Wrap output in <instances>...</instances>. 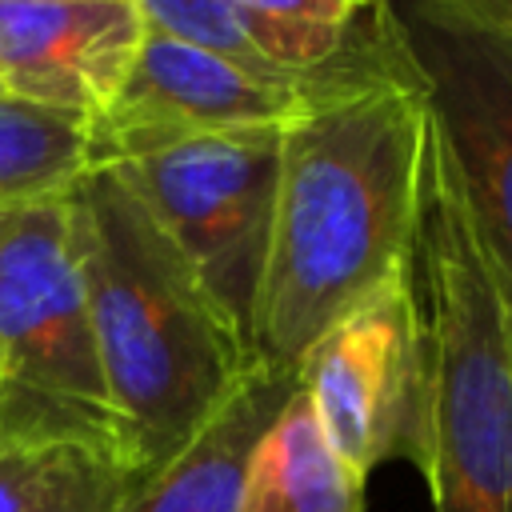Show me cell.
<instances>
[{
	"label": "cell",
	"instance_id": "cell-15",
	"mask_svg": "<svg viewBox=\"0 0 512 512\" xmlns=\"http://www.w3.org/2000/svg\"><path fill=\"white\" fill-rule=\"evenodd\" d=\"M492 4H496V8H504V12L512 16V0H492Z\"/></svg>",
	"mask_w": 512,
	"mask_h": 512
},
{
	"label": "cell",
	"instance_id": "cell-14",
	"mask_svg": "<svg viewBox=\"0 0 512 512\" xmlns=\"http://www.w3.org/2000/svg\"><path fill=\"white\" fill-rule=\"evenodd\" d=\"M248 8L272 12V16H288V20H320V24H348L356 20L364 8L356 0H240Z\"/></svg>",
	"mask_w": 512,
	"mask_h": 512
},
{
	"label": "cell",
	"instance_id": "cell-16",
	"mask_svg": "<svg viewBox=\"0 0 512 512\" xmlns=\"http://www.w3.org/2000/svg\"><path fill=\"white\" fill-rule=\"evenodd\" d=\"M360 8H376V4H384V0H356Z\"/></svg>",
	"mask_w": 512,
	"mask_h": 512
},
{
	"label": "cell",
	"instance_id": "cell-4",
	"mask_svg": "<svg viewBox=\"0 0 512 512\" xmlns=\"http://www.w3.org/2000/svg\"><path fill=\"white\" fill-rule=\"evenodd\" d=\"M0 436L76 440L120 456L68 192L0 208Z\"/></svg>",
	"mask_w": 512,
	"mask_h": 512
},
{
	"label": "cell",
	"instance_id": "cell-12",
	"mask_svg": "<svg viewBox=\"0 0 512 512\" xmlns=\"http://www.w3.org/2000/svg\"><path fill=\"white\" fill-rule=\"evenodd\" d=\"M136 484L108 448L0 436V512H120Z\"/></svg>",
	"mask_w": 512,
	"mask_h": 512
},
{
	"label": "cell",
	"instance_id": "cell-5",
	"mask_svg": "<svg viewBox=\"0 0 512 512\" xmlns=\"http://www.w3.org/2000/svg\"><path fill=\"white\" fill-rule=\"evenodd\" d=\"M280 128H232L120 160L144 208L248 344L272 244Z\"/></svg>",
	"mask_w": 512,
	"mask_h": 512
},
{
	"label": "cell",
	"instance_id": "cell-13",
	"mask_svg": "<svg viewBox=\"0 0 512 512\" xmlns=\"http://www.w3.org/2000/svg\"><path fill=\"white\" fill-rule=\"evenodd\" d=\"M88 168V124L0 92V208L60 196Z\"/></svg>",
	"mask_w": 512,
	"mask_h": 512
},
{
	"label": "cell",
	"instance_id": "cell-10",
	"mask_svg": "<svg viewBox=\"0 0 512 512\" xmlns=\"http://www.w3.org/2000/svg\"><path fill=\"white\" fill-rule=\"evenodd\" d=\"M296 388V372L256 360L208 424L176 456L140 476L120 512H240L252 456Z\"/></svg>",
	"mask_w": 512,
	"mask_h": 512
},
{
	"label": "cell",
	"instance_id": "cell-8",
	"mask_svg": "<svg viewBox=\"0 0 512 512\" xmlns=\"http://www.w3.org/2000/svg\"><path fill=\"white\" fill-rule=\"evenodd\" d=\"M344 92L352 88H276L224 64L220 56H208L184 40L144 28V40L128 64L120 92L100 112V120L88 124L92 164L136 160L168 144L232 128H280L312 104Z\"/></svg>",
	"mask_w": 512,
	"mask_h": 512
},
{
	"label": "cell",
	"instance_id": "cell-6",
	"mask_svg": "<svg viewBox=\"0 0 512 512\" xmlns=\"http://www.w3.org/2000/svg\"><path fill=\"white\" fill-rule=\"evenodd\" d=\"M468 208L512 284V16L492 0H388Z\"/></svg>",
	"mask_w": 512,
	"mask_h": 512
},
{
	"label": "cell",
	"instance_id": "cell-1",
	"mask_svg": "<svg viewBox=\"0 0 512 512\" xmlns=\"http://www.w3.org/2000/svg\"><path fill=\"white\" fill-rule=\"evenodd\" d=\"M428 152L432 112L416 64L320 100L280 128L256 360L296 372L336 320L416 272Z\"/></svg>",
	"mask_w": 512,
	"mask_h": 512
},
{
	"label": "cell",
	"instance_id": "cell-7",
	"mask_svg": "<svg viewBox=\"0 0 512 512\" xmlns=\"http://www.w3.org/2000/svg\"><path fill=\"white\" fill-rule=\"evenodd\" d=\"M332 452L364 480L404 460L424 468L428 452V328L416 272L336 320L296 368Z\"/></svg>",
	"mask_w": 512,
	"mask_h": 512
},
{
	"label": "cell",
	"instance_id": "cell-3",
	"mask_svg": "<svg viewBox=\"0 0 512 512\" xmlns=\"http://www.w3.org/2000/svg\"><path fill=\"white\" fill-rule=\"evenodd\" d=\"M416 284L428 328L432 512H512V284L432 124Z\"/></svg>",
	"mask_w": 512,
	"mask_h": 512
},
{
	"label": "cell",
	"instance_id": "cell-2",
	"mask_svg": "<svg viewBox=\"0 0 512 512\" xmlns=\"http://www.w3.org/2000/svg\"><path fill=\"white\" fill-rule=\"evenodd\" d=\"M68 208L120 456L148 476L208 424L256 352L120 164H92Z\"/></svg>",
	"mask_w": 512,
	"mask_h": 512
},
{
	"label": "cell",
	"instance_id": "cell-9",
	"mask_svg": "<svg viewBox=\"0 0 512 512\" xmlns=\"http://www.w3.org/2000/svg\"><path fill=\"white\" fill-rule=\"evenodd\" d=\"M140 40L132 0H0V92L96 124Z\"/></svg>",
	"mask_w": 512,
	"mask_h": 512
},
{
	"label": "cell",
	"instance_id": "cell-11",
	"mask_svg": "<svg viewBox=\"0 0 512 512\" xmlns=\"http://www.w3.org/2000/svg\"><path fill=\"white\" fill-rule=\"evenodd\" d=\"M364 484L332 452L296 388L252 456L240 512H368Z\"/></svg>",
	"mask_w": 512,
	"mask_h": 512
}]
</instances>
